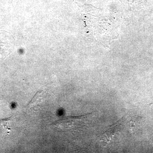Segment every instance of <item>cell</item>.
Listing matches in <instances>:
<instances>
[{"instance_id": "2", "label": "cell", "mask_w": 153, "mask_h": 153, "mask_svg": "<svg viewBox=\"0 0 153 153\" xmlns=\"http://www.w3.org/2000/svg\"><path fill=\"white\" fill-rule=\"evenodd\" d=\"M44 97L43 96L42 92L39 91L37 92L31 101L28 105V107L30 108H35L37 107L41 106V104L44 102Z\"/></svg>"}, {"instance_id": "4", "label": "cell", "mask_w": 153, "mask_h": 153, "mask_svg": "<svg viewBox=\"0 0 153 153\" xmlns=\"http://www.w3.org/2000/svg\"><path fill=\"white\" fill-rule=\"evenodd\" d=\"M12 117L7 118L0 120V123L2 125L3 128L6 131L8 134H9L11 131V127L10 124L12 121Z\"/></svg>"}, {"instance_id": "6", "label": "cell", "mask_w": 153, "mask_h": 153, "mask_svg": "<svg viewBox=\"0 0 153 153\" xmlns=\"http://www.w3.org/2000/svg\"><path fill=\"white\" fill-rule=\"evenodd\" d=\"M1 96H0V100H1Z\"/></svg>"}, {"instance_id": "3", "label": "cell", "mask_w": 153, "mask_h": 153, "mask_svg": "<svg viewBox=\"0 0 153 153\" xmlns=\"http://www.w3.org/2000/svg\"><path fill=\"white\" fill-rule=\"evenodd\" d=\"M142 117L137 116L133 117L129 123L130 129L131 133H134L135 130H137L141 122Z\"/></svg>"}, {"instance_id": "5", "label": "cell", "mask_w": 153, "mask_h": 153, "mask_svg": "<svg viewBox=\"0 0 153 153\" xmlns=\"http://www.w3.org/2000/svg\"><path fill=\"white\" fill-rule=\"evenodd\" d=\"M6 45L4 43H0V55L2 54L3 51H4V49H6Z\"/></svg>"}, {"instance_id": "1", "label": "cell", "mask_w": 153, "mask_h": 153, "mask_svg": "<svg viewBox=\"0 0 153 153\" xmlns=\"http://www.w3.org/2000/svg\"><path fill=\"white\" fill-rule=\"evenodd\" d=\"M123 119H121L112 125L110 126L105 131L100 134L99 139L104 144L108 143L112 140L118 134L121 130Z\"/></svg>"}]
</instances>
